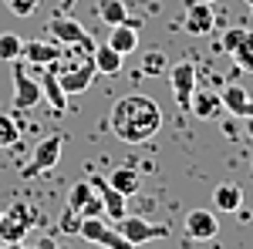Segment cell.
I'll return each mask as SVG.
<instances>
[{
  "mask_svg": "<svg viewBox=\"0 0 253 249\" xmlns=\"http://www.w3.org/2000/svg\"><path fill=\"white\" fill-rule=\"evenodd\" d=\"M162 128V111L149 95H128L112 108V132L125 145H142Z\"/></svg>",
  "mask_w": 253,
  "mask_h": 249,
  "instance_id": "1",
  "label": "cell"
},
{
  "mask_svg": "<svg viewBox=\"0 0 253 249\" xmlns=\"http://www.w3.org/2000/svg\"><path fill=\"white\" fill-rule=\"evenodd\" d=\"M186 31L193 34V37H206V34H213L216 27V14L213 7L206 3V0H193V3H186Z\"/></svg>",
  "mask_w": 253,
  "mask_h": 249,
  "instance_id": "11",
  "label": "cell"
},
{
  "mask_svg": "<svg viewBox=\"0 0 253 249\" xmlns=\"http://www.w3.org/2000/svg\"><path fill=\"white\" fill-rule=\"evenodd\" d=\"M41 95L51 101L54 115H64V111H68V95H64V88H61L58 74L51 71V64H44V74H41Z\"/></svg>",
  "mask_w": 253,
  "mask_h": 249,
  "instance_id": "17",
  "label": "cell"
},
{
  "mask_svg": "<svg viewBox=\"0 0 253 249\" xmlns=\"http://www.w3.org/2000/svg\"><path fill=\"white\" fill-rule=\"evenodd\" d=\"M78 232L88 239V243H98V246H112V249H128V243L122 239V232L105 219V215H88L81 219Z\"/></svg>",
  "mask_w": 253,
  "mask_h": 249,
  "instance_id": "7",
  "label": "cell"
},
{
  "mask_svg": "<svg viewBox=\"0 0 253 249\" xmlns=\"http://www.w3.org/2000/svg\"><path fill=\"white\" fill-rule=\"evenodd\" d=\"M166 71H169V58L162 51H149L142 58V77H162Z\"/></svg>",
  "mask_w": 253,
  "mask_h": 249,
  "instance_id": "22",
  "label": "cell"
},
{
  "mask_svg": "<svg viewBox=\"0 0 253 249\" xmlns=\"http://www.w3.org/2000/svg\"><path fill=\"white\" fill-rule=\"evenodd\" d=\"M91 61H95V71H98V74L115 77L118 71H122V54H118L112 44H95V51H91Z\"/></svg>",
  "mask_w": 253,
  "mask_h": 249,
  "instance_id": "18",
  "label": "cell"
},
{
  "mask_svg": "<svg viewBox=\"0 0 253 249\" xmlns=\"http://www.w3.org/2000/svg\"><path fill=\"white\" fill-rule=\"evenodd\" d=\"M91 185H95L98 199H101V209H105V219L108 222H118L122 215H125V195L115 189V185H108L101 175H95V178H88Z\"/></svg>",
  "mask_w": 253,
  "mask_h": 249,
  "instance_id": "12",
  "label": "cell"
},
{
  "mask_svg": "<svg viewBox=\"0 0 253 249\" xmlns=\"http://www.w3.org/2000/svg\"><path fill=\"white\" fill-rule=\"evenodd\" d=\"M250 165H253V162H250Z\"/></svg>",
  "mask_w": 253,
  "mask_h": 249,
  "instance_id": "32",
  "label": "cell"
},
{
  "mask_svg": "<svg viewBox=\"0 0 253 249\" xmlns=\"http://www.w3.org/2000/svg\"><path fill=\"white\" fill-rule=\"evenodd\" d=\"M61 148H64V138L61 135H47V138H41L34 155H31V162H27V169H20L24 178H34V175L47 172V169H54L61 162Z\"/></svg>",
  "mask_w": 253,
  "mask_h": 249,
  "instance_id": "5",
  "label": "cell"
},
{
  "mask_svg": "<svg viewBox=\"0 0 253 249\" xmlns=\"http://www.w3.org/2000/svg\"><path fill=\"white\" fill-rule=\"evenodd\" d=\"M61 7H75V0H61Z\"/></svg>",
  "mask_w": 253,
  "mask_h": 249,
  "instance_id": "29",
  "label": "cell"
},
{
  "mask_svg": "<svg viewBox=\"0 0 253 249\" xmlns=\"http://www.w3.org/2000/svg\"><path fill=\"white\" fill-rule=\"evenodd\" d=\"M219 98H223V108L233 118H250L253 115V98L247 95L243 84H226V88L219 91Z\"/></svg>",
  "mask_w": 253,
  "mask_h": 249,
  "instance_id": "14",
  "label": "cell"
},
{
  "mask_svg": "<svg viewBox=\"0 0 253 249\" xmlns=\"http://www.w3.org/2000/svg\"><path fill=\"white\" fill-rule=\"evenodd\" d=\"M20 142V128L14 115H0V148H14Z\"/></svg>",
  "mask_w": 253,
  "mask_h": 249,
  "instance_id": "24",
  "label": "cell"
},
{
  "mask_svg": "<svg viewBox=\"0 0 253 249\" xmlns=\"http://www.w3.org/2000/svg\"><path fill=\"white\" fill-rule=\"evenodd\" d=\"M7 7H10V14H17V17H31V14L38 10V0H7Z\"/></svg>",
  "mask_w": 253,
  "mask_h": 249,
  "instance_id": "27",
  "label": "cell"
},
{
  "mask_svg": "<svg viewBox=\"0 0 253 249\" xmlns=\"http://www.w3.org/2000/svg\"><path fill=\"white\" fill-rule=\"evenodd\" d=\"M64 215H71V219H88V215H105L101 209V199H98V192L91 182H75L71 189H68V202H64Z\"/></svg>",
  "mask_w": 253,
  "mask_h": 249,
  "instance_id": "4",
  "label": "cell"
},
{
  "mask_svg": "<svg viewBox=\"0 0 253 249\" xmlns=\"http://www.w3.org/2000/svg\"><path fill=\"white\" fill-rule=\"evenodd\" d=\"M112 226L122 232V239H125L128 246H145V243H152V239H166V236H169V226H166V222H149V219H142V215H122Z\"/></svg>",
  "mask_w": 253,
  "mask_h": 249,
  "instance_id": "3",
  "label": "cell"
},
{
  "mask_svg": "<svg viewBox=\"0 0 253 249\" xmlns=\"http://www.w3.org/2000/svg\"><path fill=\"white\" fill-rule=\"evenodd\" d=\"M206 3H216V0H206Z\"/></svg>",
  "mask_w": 253,
  "mask_h": 249,
  "instance_id": "30",
  "label": "cell"
},
{
  "mask_svg": "<svg viewBox=\"0 0 253 249\" xmlns=\"http://www.w3.org/2000/svg\"><path fill=\"white\" fill-rule=\"evenodd\" d=\"M247 3H253V0H247Z\"/></svg>",
  "mask_w": 253,
  "mask_h": 249,
  "instance_id": "31",
  "label": "cell"
},
{
  "mask_svg": "<svg viewBox=\"0 0 253 249\" xmlns=\"http://www.w3.org/2000/svg\"><path fill=\"white\" fill-rule=\"evenodd\" d=\"M20 47H24L20 34H14V31H3V34H0V61L20 58Z\"/></svg>",
  "mask_w": 253,
  "mask_h": 249,
  "instance_id": "25",
  "label": "cell"
},
{
  "mask_svg": "<svg viewBox=\"0 0 253 249\" xmlns=\"http://www.w3.org/2000/svg\"><path fill=\"white\" fill-rule=\"evenodd\" d=\"M213 202H216L219 212H240V206H243V192L236 189V185H230V182H223V185H216Z\"/></svg>",
  "mask_w": 253,
  "mask_h": 249,
  "instance_id": "19",
  "label": "cell"
},
{
  "mask_svg": "<svg viewBox=\"0 0 253 249\" xmlns=\"http://www.w3.org/2000/svg\"><path fill=\"white\" fill-rule=\"evenodd\" d=\"M138 20H122V24H115L112 27V34H108V44L115 47L118 54L125 58V54H135V47H138Z\"/></svg>",
  "mask_w": 253,
  "mask_h": 249,
  "instance_id": "13",
  "label": "cell"
},
{
  "mask_svg": "<svg viewBox=\"0 0 253 249\" xmlns=\"http://www.w3.org/2000/svg\"><path fill=\"white\" fill-rule=\"evenodd\" d=\"M233 61H236V68L253 74V31H247V37L240 40V47L233 51Z\"/></svg>",
  "mask_w": 253,
  "mask_h": 249,
  "instance_id": "23",
  "label": "cell"
},
{
  "mask_svg": "<svg viewBox=\"0 0 253 249\" xmlns=\"http://www.w3.org/2000/svg\"><path fill=\"white\" fill-rule=\"evenodd\" d=\"M98 17L105 20L108 27H115V24H122V20H128V10H125V3L122 0H98Z\"/></svg>",
  "mask_w": 253,
  "mask_h": 249,
  "instance_id": "21",
  "label": "cell"
},
{
  "mask_svg": "<svg viewBox=\"0 0 253 249\" xmlns=\"http://www.w3.org/2000/svg\"><path fill=\"white\" fill-rule=\"evenodd\" d=\"M108 185H115V189L122 192L125 199H128V195H135V192H138V185H142V182H138L135 169H128V165H125V169H112V175H108Z\"/></svg>",
  "mask_w": 253,
  "mask_h": 249,
  "instance_id": "20",
  "label": "cell"
},
{
  "mask_svg": "<svg viewBox=\"0 0 253 249\" xmlns=\"http://www.w3.org/2000/svg\"><path fill=\"white\" fill-rule=\"evenodd\" d=\"M247 31H250V27H230V31H226V34L219 37V51H226V54H233L236 47H240V40L247 37Z\"/></svg>",
  "mask_w": 253,
  "mask_h": 249,
  "instance_id": "26",
  "label": "cell"
},
{
  "mask_svg": "<svg viewBox=\"0 0 253 249\" xmlns=\"http://www.w3.org/2000/svg\"><path fill=\"white\" fill-rule=\"evenodd\" d=\"M169 77H172L175 105H179L182 111H189V101H193V91H196V64L193 61H179L172 71H169Z\"/></svg>",
  "mask_w": 253,
  "mask_h": 249,
  "instance_id": "9",
  "label": "cell"
},
{
  "mask_svg": "<svg viewBox=\"0 0 253 249\" xmlns=\"http://www.w3.org/2000/svg\"><path fill=\"white\" fill-rule=\"evenodd\" d=\"M34 222H38V212L31 209L27 202H14L10 209L0 215V243H10V246L24 243V236L31 232Z\"/></svg>",
  "mask_w": 253,
  "mask_h": 249,
  "instance_id": "2",
  "label": "cell"
},
{
  "mask_svg": "<svg viewBox=\"0 0 253 249\" xmlns=\"http://www.w3.org/2000/svg\"><path fill=\"white\" fill-rule=\"evenodd\" d=\"M47 34L58 44H84L88 51H95V40L88 34V27L78 24V20H71V17H51L47 20Z\"/></svg>",
  "mask_w": 253,
  "mask_h": 249,
  "instance_id": "8",
  "label": "cell"
},
{
  "mask_svg": "<svg viewBox=\"0 0 253 249\" xmlns=\"http://www.w3.org/2000/svg\"><path fill=\"white\" fill-rule=\"evenodd\" d=\"M182 229H186V239L206 243V239L219 236V222H216V215L210 209H189L186 219H182Z\"/></svg>",
  "mask_w": 253,
  "mask_h": 249,
  "instance_id": "10",
  "label": "cell"
},
{
  "mask_svg": "<svg viewBox=\"0 0 253 249\" xmlns=\"http://www.w3.org/2000/svg\"><path fill=\"white\" fill-rule=\"evenodd\" d=\"M61 54V47H58V40H27L24 47H20V61L24 64H51V61H58Z\"/></svg>",
  "mask_w": 253,
  "mask_h": 249,
  "instance_id": "15",
  "label": "cell"
},
{
  "mask_svg": "<svg viewBox=\"0 0 253 249\" xmlns=\"http://www.w3.org/2000/svg\"><path fill=\"white\" fill-rule=\"evenodd\" d=\"M41 81L27 74V64L20 58H14V108L17 111H31L34 105L41 101Z\"/></svg>",
  "mask_w": 253,
  "mask_h": 249,
  "instance_id": "6",
  "label": "cell"
},
{
  "mask_svg": "<svg viewBox=\"0 0 253 249\" xmlns=\"http://www.w3.org/2000/svg\"><path fill=\"white\" fill-rule=\"evenodd\" d=\"M240 121H243V128H247V132H250V138H253V115L250 118H240Z\"/></svg>",
  "mask_w": 253,
  "mask_h": 249,
  "instance_id": "28",
  "label": "cell"
},
{
  "mask_svg": "<svg viewBox=\"0 0 253 249\" xmlns=\"http://www.w3.org/2000/svg\"><path fill=\"white\" fill-rule=\"evenodd\" d=\"M189 111H193L199 121H213V118H219V111H223V98L216 95V91H210V88H203V91H193Z\"/></svg>",
  "mask_w": 253,
  "mask_h": 249,
  "instance_id": "16",
  "label": "cell"
}]
</instances>
